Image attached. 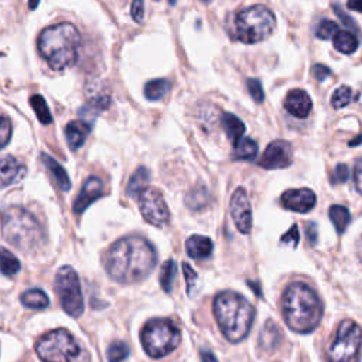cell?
<instances>
[{"mask_svg": "<svg viewBox=\"0 0 362 362\" xmlns=\"http://www.w3.org/2000/svg\"><path fill=\"white\" fill-rule=\"evenodd\" d=\"M81 34L71 23H58L44 28L38 37V51L52 69L72 65L78 57Z\"/></svg>", "mask_w": 362, "mask_h": 362, "instance_id": "277c9868", "label": "cell"}, {"mask_svg": "<svg viewBox=\"0 0 362 362\" xmlns=\"http://www.w3.org/2000/svg\"><path fill=\"white\" fill-rule=\"evenodd\" d=\"M331 74V69L328 68V66H325V65H322V64H317V65H314V68H313V75H314V78L317 79V81H324L328 75Z\"/></svg>", "mask_w": 362, "mask_h": 362, "instance_id": "ee69618b", "label": "cell"}, {"mask_svg": "<svg viewBox=\"0 0 362 362\" xmlns=\"http://www.w3.org/2000/svg\"><path fill=\"white\" fill-rule=\"evenodd\" d=\"M246 86L249 89V93L250 96L253 98L255 102L260 103L263 99H264V93H263V88H262V83L259 79H255V78H250L246 81Z\"/></svg>", "mask_w": 362, "mask_h": 362, "instance_id": "74e56055", "label": "cell"}, {"mask_svg": "<svg viewBox=\"0 0 362 362\" xmlns=\"http://www.w3.org/2000/svg\"><path fill=\"white\" fill-rule=\"evenodd\" d=\"M25 175V167L13 156L0 158V187L18 182Z\"/></svg>", "mask_w": 362, "mask_h": 362, "instance_id": "ac0fdd59", "label": "cell"}, {"mask_svg": "<svg viewBox=\"0 0 362 362\" xmlns=\"http://www.w3.org/2000/svg\"><path fill=\"white\" fill-rule=\"evenodd\" d=\"M317 197L310 188L287 189L281 195V204L286 209L305 214L315 206Z\"/></svg>", "mask_w": 362, "mask_h": 362, "instance_id": "5bb4252c", "label": "cell"}, {"mask_svg": "<svg viewBox=\"0 0 362 362\" xmlns=\"http://www.w3.org/2000/svg\"><path fill=\"white\" fill-rule=\"evenodd\" d=\"M305 232H307L310 240L314 243V242H315V238H317V226H315V223H314V222H308Z\"/></svg>", "mask_w": 362, "mask_h": 362, "instance_id": "bcb514c9", "label": "cell"}, {"mask_svg": "<svg viewBox=\"0 0 362 362\" xmlns=\"http://www.w3.org/2000/svg\"><path fill=\"white\" fill-rule=\"evenodd\" d=\"M157 263L153 245L140 236H126L116 240L107 250L105 267L119 283H137L146 279Z\"/></svg>", "mask_w": 362, "mask_h": 362, "instance_id": "6da1fadb", "label": "cell"}, {"mask_svg": "<svg viewBox=\"0 0 362 362\" xmlns=\"http://www.w3.org/2000/svg\"><path fill=\"white\" fill-rule=\"evenodd\" d=\"M284 109L296 117H305L313 109V102L305 90L291 89L286 95Z\"/></svg>", "mask_w": 362, "mask_h": 362, "instance_id": "2e32d148", "label": "cell"}, {"mask_svg": "<svg viewBox=\"0 0 362 362\" xmlns=\"http://www.w3.org/2000/svg\"><path fill=\"white\" fill-rule=\"evenodd\" d=\"M201 361L202 362H218L216 356L211 351H201Z\"/></svg>", "mask_w": 362, "mask_h": 362, "instance_id": "7dc6e473", "label": "cell"}, {"mask_svg": "<svg viewBox=\"0 0 362 362\" xmlns=\"http://www.w3.org/2000/svg\"><path fill=\"white\" fill-rule=\"evenodd\" d=\"M208 201H209V192L202 185H197L185 197V202L191 209H201L208 204Z\"/></svg>", "mask_w": 362, "mask_h": 362, "instance_id": "4dcf8cb0", "label": "cell"}, {"mask_svg": "<svg viewBox=\"0 0 362 362\" xmlns=\"http://www.w3.org/2000/svg\"><path fill=\"white\" fill-rule=\"evenodd\" d=\"M354 181H355L356 189L362 194V158H359L355 163V167H354Z\"/></svg>", "mask_w": 362, "mask_h": 362, "instance_id": "7bdbcfd3", "label": "cell"}, {"mask_svg": "<svg viewBox=\"0 0 362 362\" xmlns=\"http://www.w3.org/2000/svg\"><path fill=\"white\" fill-rule=\"evenodd\" d=\"M230 215L242 233L252 230V206L245 188H238L230 198Z\"/></svg>", "mask_w": 362, "mask_h": 362, "instance_id": "4fadbf2b", "label": "cell"}, {"mask_svg": "<svg viewBox=\"0 0 362 362\" xmlns=\"http://www.w3.org/2000/svg\"><path fill=\"white\" fill-rule=\"evenodd\" d=\"M334 41V47L335 49H338L342 54H352L356 51L358 48V38L354 33L351 31H345V30H338L337 34L332 37Z\"/></svg>", "mask_w": 362, "mask_h": 362, "instance_id": "d4e9b609", "label": "cell"}, {"mask_svg": "<svg viewBox=\"0 0 362 362\" xmlns=\"http://www.w3.org/2000/svg\"><path fill=\"white\" fill-rule=\"evenodd\" d=\"M346 7H348V8H351V10H355V11H358V13H362V0L349 1V3L346 4Z\"/></svg>", "mask_w": 362, "mask_h": 362, "instance_id": "c3c4849f", "label": "cell"}, {"mask_svg": "<svg viewBox=\"0 0 362 362\" xmlns=\"http://www.w3.org/2000/svg\"><path fill=\"white\" fill-rule=\"evenodd\" d=\"M11 132H13V126L10 119L0 116V148L8 143L11 137Z\"/></svg>", "mask_w": 362, "mask_h": 362, "instance_id": "f35d334b", "label": "cell"}, {"mask_svg": "<svg viewBox=\"0 0 362 362\" xmlns=\"http://www.w3.org/2000/svg\"><path fill=\"white\" fill-rule=\"evenodd\" d=\"M356 98H358V95L349 86L342 85L334 90V93L331 96V103L335 109H341V107H345L346 105H349Z\"/></svg>", "mask_w": 362, "mask_h": 362, "instance_id": "1f68e13d", "label": "cell"}, {"mask_svg": "<svg viewBox=\"0 0 362 362\" xmlns=\"http://www.w3.org/2000/svg\"><path fill=\"white\" fill-rule=\"evenodd\" d=\"M55 293L62 308L72 317L83 313V296L78 273L71 266H62L55 276Z\"/></svg>", "mask_w": 362, "mask_h": 362, "instance_id": "30bf717a", "label": "cell"}, {"mask_svg": "<svg viewBox=\"0 0 362 362\" xmlns=\"http://www.w3.org/2000/svg\"><path fill=\"white\" fill-rule=\"evenodd\" d=\"M349 178V168L345 164H338L335 170L331 174V182L338 184V182H346Z\"/></svg>", "mask_w": 362, "mask_h": 362, "instance_id": "60d3db41", "label": "cell"}, {"mask_svg": "<svg viewBox=\"0 0 362 362\" xmlns=\"http://www.w3.org/2000/svg\"><path fill=\"white\" fill-rule=\"evenodd\" d=\"M182 272L185 276V281H187V291L189 296L194 294V290L197 287V281H198V274L197 272L188 264V263H182Z\"/></svg>", "mask_w": 362, "mask_h": 362, "instance_id": "8d00e7d4", "label": "cell"}, {"mask_svg": "<svg viewBox=\"0 0 362 362\" xmlns=\"http://www.w3.org/2000/svg\"><path fill=\"white\" fill-rule=\"evenodd\" d=\"M291 161L293 150L290 143H287L286 140H274L266 147L257 164L266 170H276L288 167Z\"/></svg>", "mask_w": 362, "mask_h": 362, "instance_id": "7c38bea8", "label": "cell"}, {"mask_svg": "<svg viewBox=\"0 0 362 362\" xmlns=\"http://www.w3.org/2000/svg\"><path fill=\"white\" fill-rule=\"evenodd\" d=\"M130 354L129 346L124 342H112L107 348V361L109 362H123Z\"/></svg>", "mask_w": 362, "mask_h": 362, "instance_id": "e575fe53", "label": "cell"}, {"mask_svg": "<svg viewBox=\"0 0 362 362\" xmlns=\"http://www.w3.org/2000/svg\"><path fill=\"white\" fill-rule=\"evenodd\" d=\"M89 132H90V126H88L82 120L69 122L65 126V139H66L68 146L72 150H78L85 143L86 136L89 134Z\"/></svg>", "mask_w": 362, "mask_h": 362, "instance_id": "7402d4cb", "label": "cell"}, {"mask_svg": "<svg viewBox=\"0 0 362 362\" xmlns=\"http://www.w3.org/2000/svg\"><path fill=\"white\" fill-rule=\"evenodd\" d=\"M30 103H31L38 120L42 124H49L52 122V116H51V112L48 109V105H47L45 99L41 95H33L31 99H30Z\"/></svg>", "mask_w": 362, "mask_h": 362, "instance_id": "836d02e7", "label": "cell"}, {"mask_svg": "<svg viewBox=\"0 0 362 362\" xmlns=\"http://www.w3.org/2000/svg\"><path fill=\"white\" fill-rule=\"evenodd\" d=\"M356 255H358L359 260L362 262V235L359 236V239H358V242H356Z\"/></svg>", "mask_w": 362, "mask_h": 362, "instance_id": "681fc988", "label": "cell"}, {"mask_svg": "<svg viewBox=\"0 0 362 362\" xmlns=\"http://www.w3.org/2000/svg\"><path fill=\"white\" fill-rule=\"evenodd\" d=\"M281 243L288 245L291 247H296L298 245L300 240V232H298V226L294 223L283 236H281Z\"/></svg>", "mask_w": 362, "mask_h": 362, "instance_id": "ab89813d", "label": "cell"}, {"mask_svg": "<svg viewBox=\"0 0 362 362\" xmlns=\"http://www.w3.org/2000/svg\"><path fill=\"white\" fill-rule=\"evenodd\" d=\"M102 195H103V182H102V180L95 177V175L89 177L83 182L79 194L76 195V198L74 201V205H72L74 212L82 214L93 201H96Z\"/></svg>", "mask_w": 362, "mask_h": 362, "instance_id": "9a60e30c", "label": "cell"}, {"mask_svg": "<svg viewBox=\"0 0 362 362\" xmlns=\"http://www.w3.org/2000/svg\"><path fill=\"white\" fill-rule=\"evenodd\" d=\"M132 17L136 23H141L143 17H144V3L140 0H136L132 3V8H130Z\"/></svg>", "mask_w": 362, "mask_h": 362, "instance_id": "b9f144b4", "label": "cell"}, {"mask_svg": "<svg viewBox=\"0 0 362 362\" xmlns=\"http://www.w3.org/2000/svg\"><path fill=\"white\" fill-rule=\"evenodd\" d=\"M212 249H214V243L206 236L192 235L185 242L187 255L189 257H192V259H197V260L208 259L211 256V253H212Z\"/></svg>", "mask_w": 362, "mask_h": 362, "instance_id": "ffe728a7", "label": "cell"}, {"mask_svg": "<svg viewBox=\"0 0 362 362\" xmlns=\"http://www.w3.org/2000/svg\"><path fill=\"white\" fill-rule=\"evenodd\" d=\"M338 31V25L337 23L331 21V20H322L318 25H317V30H315V35L321 40H328V38H332Z\"/></svg>", "mask_w": 362, "mask_h": 362, "instance_id": "d590c367", "label": "cell"}, {"mask_svg": "<svg viewBox=\"0 0 362 362\" xmlns=\"http://www.w3.org/2000/svg\"><path fill=\"white\" fill-rule=\"evenodd\" d=\"M221 123L223 130L226 132V136L233 141V144H236L243 137L245 124L238 116L232 113H223L221 116Z\"/></svg>", "mask_w": 362, "mask_h": 362, "instance_id": "cb8c5ba5", "label": "cell"}, {"mask_svg": "<svg viewBox=\"0 0 362 362\" xmlns=\"http://www.w3.org/2000/svg\"><path fill=\"white\" fill-rule=\"evenodd\" d=\"M38 6V1H34V3H28V7L30 8H34V7H37Z\"/></svg>", "mask_w": 362, "mask_h": 362, "instance_id": "f907efd6", "label": "cell"}, {"mask_svg": "<svg viewBox=\"0 0 362 362\" xmlns=\"http://www.w3.org/2000/svg\"><path fill=\"white\" fill-rule=\"evenodd\" d=\"M168 88H170V83L167 79L158 78V79L148 81L144 85V96L150 100H158L167 93Z\"/></svg>", "mask_w": 362, "mask_h": 362, "instance_id": "f546056e", "label": "cell"}, {"mask_svg": "<svg viewBox=\"0 0 362 362\" xmlns=\"http://www.w3.org/2000/svg\"><path fill=\"white\" fill-rule=\"evenodd\" d=\"M276 27L273 11L263 4L240 10L235 17V35L239 41L253 44L266 40Z\"/></svg>", "mask_w": 362, "mask_h": 362, "instance_id": "52a82bcc", "label": "cell"}, {"mask_svg": "<svg viewBox=\"0 0 362 362\" xmlns=\"http://www.w3.org/2000/svg\"><path fill=\"white\" fill-rule=\"evenodd\" d=\"M21 264L18 259L8 250L0 246V272L4 276H14L18 273Z\"/></svg>", "mask_w": 362, "mask_h": 362, "instance_id": "f1b7e54d", "label": "cell"}, {"mask_svg": "<svg viewBox=\"0 0 362 362\" xmlns=\"http://www.w3.org/2000/svg\"><path fill=\"white\" fill-rule=\"evenodd\" d=\"M257 154V143L253 139L242 137L233 148V158L236 160H253Z\"/></svg>", "mask_w": 362, "mask_h": 362, "instance_id": "4316f807", "label": "cell"}, {"mask_svg": "<svg viewBox=\"0 0 362 362\" xmlns=\"http://www.w3.org/2000/svg\"><path fill=\"white\" fill-rule=\"evenodd\" d=\"M283 334L274 321H267L259 335V348L266 355H273L281 346Z\"/></svg>", "mask_w": 362, "mask_h": 362, "instance_id": "e0dca14e", "label": "cell"}, {"mask_svg": "<svg viewBox=\"0 0 362 362\" xmlns=\"http://www.w3.org/2000/svg\"><path fill=\"white\" fill-rule=\"evenodd\" d=\"M329 219L332 221L337 232L342 233L351 221V214H349L348 208H345L342 205H331L329 206Z\"/></svg>", "mask_w": 362, "mask_h": 362, "instance_id": "83f0119b", "label": "cell"}, {"mask_svg": "<svg viewBox=\"0 0 362 362\" xmlns=\"http://www.w3.org/2000/svg\"><path fill=\"white\" fill-rule=\"evenodd\" d=\"M286 324L298 334L317 328L322 317V303L317 293L305 283H291L286 287L281 300Z\"/></svg>", "mask_w": 362, "mask_h": 362, "instance_id": "7a4b0ae2", "label": "cell"}, {"mask_svg": "<svg viewBox=\"0 0 362 362\" xmlns=\"http://www.w3.org/2000/svg\"><path fill=\"white\" fill-rule=\"evenodd\" d=\"M175 274H177L175 262L173 259H168L167 262H164V264L161 266V272H160V284L165 293L171 291Z\"/></svg>", "mask_w": 362, "mask_h": 362, "instance_id": "d6a6232c", "label": "cell"}, {"mask_svg": "<svg viewBox=\"0 0 362 362\" xmlns=\"http://www.w3.org/2000/svg\"><path fill=\"white\" fill-rule=\"evenodd\" d=\"M334 8L337 10V14H338V17H341V18H342V21H344V24H345V25H348V27H354V28H355L354 20H352V18H349V17H346V16L344 14V11L341 10V7H338V6L335 4V6H334Z\"/></svg>", "mask_w": 362, "mask_h": 362, "instance_id": "f6af8a7d", "label": "cell"}, {"mask_svg": "<svg viewBox=\"0 0 362 362\" xmlns=\"http://www.w3.org/2000/svg\"><path fill=\"white\" fill-rule=\"evenodd\" d=\"M150 177H151L150 171L146 167H139L127 182V188H126L127 195L137 198L146 188H148Z\"/></svg>", "mask_w": 362, "mask_h": 362, "instance_id": "603a6c76", "label": "cell"}, {"mask_svg": "<svg viewBox=\"0 0 362 362\" xmlns=\"http://www.w3.org/2000/svg\"><path fill=\"white\" fill-rule=\"evenodd\" d=\"M140 338L144 351L151 358H161L177 348L181 341V334L173 321L156 318L143 327Z\"/></svg>", "mask_w": 362, "mask_h": 362, "instance_id": "ba28073f", "label": "cell"}, {"mask_svg": "<svg viewBox=\"0 0 362 362\" xmlns=\"http://www.w3.org/2000/svg\"><path fill=\"white\" fill-rule=\"evenodd\" d=\"M110 105V96L106 92H99L95 93L81 109H79V116L83 123L88 126H92L95 119L99 116L102 110H105Z\"/></svg>", "mask_w": 362, "mask_h": 362, "instance_id": "d6986e66", "label": "cell"}, {"mask_svg": "<svg viewBox=\"0 0 362 362\" xmlns=\"http://www.w3.org/2000/svg\"><path fill=\"white\" fill-rule=\"evenodd\" d=\"M137 198L141 215L148 223L158 228L167 225L170 219V211L158 189L148 187Z\"/></svg>", "mask_w": 362, "mask_h": 362, "instance_id": "8fae6325", "label": "cell"}, {"mask_svg": "<svg viewBox=\"0 0 362 362\" xmlns=\"http://www.w3.org/2000/svg\"><path fill=\"white\" fill-rule=\"evenodd\" d=\"M23 305L28 307V308H34V310H41L45 308L49 304V298L45 294V291L40 290V288H30L27 291H24L20 297Z\"/></svg>", "mask_w": 362, "mask_h": 362, "instance_id": "484cf974", "label": "cell"}, {"mask_svg": "<svg viewBox=\"0 0 362 362\" xmlns=\"http://www.w3.org/2000/svg\"><path fill=\"white\" fill-rule=\"evenodd\" d=\"M35 352L42 362H89L88 351L62 328L42 335L37 341Z\"/></svg>", "mask_w": 362, "mask_h": 362, "instance_id": "8992f818", "label": "cell"}, {"mask_svg": "<svg viewBox=\"0 0 362 362\" xmlns=\"http://www.w3.org/2000/svg\"><path fill=\"white\" fill-rule=\"evenodd\" d=\"M214 314L223 337L230 342H240L250 331L255 308L243 296L222 291L214 300Z\"/></svg>", "mask_w": 362, "mask_h": 362, "instance_id": "3957f363", "label": "cell"}, {"mask_svg": "<svg viewBox=\"0 0 362 362\" xmlns=\"http://www.w3.org/2000/svg\"><path fill=\"white\" fill-rule=\"evenodd\" d=\"M3 235L8 243L23 252L33 250L44 240V230L37 218L18 205H10L1 212Z\"/></svg>", "mask_w": 362, "mask_h": 362, "instance_id": "5b68a950", "label": "cell"}, {"mask_svg": "<svg viewBox=\"0 0 362 362\" xmlns=\"http://www.w3.org/2000/svg\"><path fill=\"white\" fill-rule=\"evenodd\" d=\"M41 161L44 163L45 168L48 170L49 175L52 177V180L55 181L58 188L62 191H68L71 188V181H69V177H68L65 168L54 157H51L47 153L41 154Z\"/></svg>", "mask_w": 362, "mask_h": 362, "instance_id": "44dd1931", "label": "cell"}, {"mask_svg": "<svg viewBox=\"0 0 362 362\" xmlns=\"http://www.w3.org/2000/svg\"><path fill=\"white\" fill-rule=\"evenodd\" d=\"M362 352V329L352 320H344L328 346V362H359Z\"/></svg>", "mask_w": 362, "mask_h": 362, "instance_id": "9c48e42d", "label": "cell"}]
</instances>
